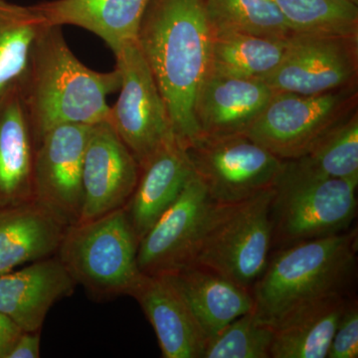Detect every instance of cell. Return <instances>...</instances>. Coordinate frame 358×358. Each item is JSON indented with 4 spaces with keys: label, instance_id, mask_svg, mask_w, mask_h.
<instances>
[{
    "label": "cell",
    "instance_id": "1",
    "mask_svg": "<svg viewBox=\"0 0 358 358\" xmlns=\"http://www.w3.org/2000/svg\"><path fill=\"white\" fill-rule=\"evenodd\" d=\"M213 33L204 0H150L136 43L169 110L176 140L185 148L202 136L195 103L209 74Z\"/></svg>",
    "mask_w": 358,
    "mask_h": 358
},
{
    "label": "cell",
    "instance_id": "2",
    "mask_svg": "<svg viewBox=\"0 0 358 358\" xmlns=\"http://www.w3.org/2000/svg\"><path fill=\"white\" fill-rule=\"evenodd\" d=\"M120 86L119 71L90 69L71 51L62 27L45 26L20 85L36 145L45 133L61 124L94 126L108 121V96Z\"/></svg>",
    "mask_w": 358,
    "mask_h": 358
},
{
    "label": "cell",
    "instance_id": "3",
    "mask_svg": "<svg viewBox=\"0 0 358 358\" xmlns=\"http://www.w3.org/2000/svg\"><path fill=\"white\" fill-rule=\"evenodd\" d=\"M357 267V228L275 250L252 287L254 312L273 327L282 315L308 301L348 296Z\"/></svg>",
    "mask_w": 358,
    "mask_h": 358
},
{
    "label": "cell",
    "instance_id": "4",
    "mask_svg": "<svg viewBox=\"0 0 358 358\" xmlns=\"http://www.w3.org/2000/svg\"><path fill=\"white\" fill-rule=\"evenodd\" d=\"M358 182L315 173L300 159L285 160L271 202L272 250L350 229Z\"/></svg>",
    "mask_w": 358,
    "mask_h": 358
},
{
    "label": "cell",
    "instance_id": "5",
    "mask_svg": "<svg viewBox=\"0 0 358 358\" xmlns=\"http://www.w3.org/2000/svg\"><path fill=\"white\" fill-rule=\"evenodd\" d=\"M273 194L274 187L236 203L214 205L189 265L251 289L272 252Z\"/></svg>",
    "mask_w": 358,
    "mask_h": 358
},
{
    "label": "cell",
    "instance_id": "6",
    "mask_svg": "<svg viewBox=\"0 0 358 358\" xmlns=\"http://www.w3.org/2000/svg\"><path fill=\"white\" fill-rule=\"evenodd\" d=\"M138 248V237L121 208L70 225L56 257L76 285L96 299H109L128 294L141 277Z\"/></svg>",
    "mask_w": 358,
    "mask_h": 358
},
{
    "label": "cell",
    "instance_id": "7",
    "mask_svg": "<svg viewBox=\"0 0 358 358\" xmlns=\"http://www.w3.org/2000/svg\"><path fill=\"white\" fill-rule=\"evenodd\" d=\"M357 110V85L320 95L275 92L245 134L279 159H300Z\"/></svg>",
    "mask_w": 358,
    "mask_h": 358
},
{
    "label": "cell",
    "instance_id": "8",
    "mask_svg": "<svg viewBox=\"0 0 358 358\" xmlns=\"http://www.w3.org/2000/svg\"><path fill=\"white\" fill-rule=\"evenodd\" d=\"M212 200L232 204L274 187L285 160L245 134L201 136L185 148Z\"/></svg>",
    "mask_w": 358,
    "mask_h": 358
},
{
    "label": "cell",
    "instance_id": "9",
    "mask_svg": "<svg viewBox=\"0 0 358 358\" xmlns=\"http://www.w3.org/2000/svg\"><path fill=\"white\" fill-rule=\"evenodd\" d=\"M115 57L121 86L108 121L141 167L157 150L176 140V134L166 103L136 41L122 47Z\"/></svg>",
    "mask_w": 358,
    "mask_h": 358
},
{
    "label": "cell",
    "instance_id": "10",
    "mask_svg": "<svg viewBox=\"0 0 358 358\" xmlns=\"http://www.w3.org/2000/svg\"><path fill=\"white\" fill-rule=\"evenodd\" d=\"M358 37L294 34L281 64L263 80L274 92L312 96L357 85Z\"/></svg>",
    "mask_w": 358,
    "mask_h": 358
},
{
    "label": "cell",
    "instance_id": "11",
    "mask_svg": "<svg viewBox=\"0 0 358 358\" xmlns=\"http://www.w3.org/2000/svg\"><path fill=\"white\" fill-rule=\"evenodd\" d=\"M215 204L193 171L178 199L138 242L141 274L164 275L189 265Z\"/></svg>",
    "mask_w": 358,
    "mask_h": 358
},
{
    "label": "cell",
    "instance_id": "12",
    "mask_svg": "<svg viewBox=\"0 0 358 358\" xmlns=\"http://www.w3.org/2000/svg\"><path fill=\"white\" fill-rule=\"evenodd\" d=\"M91 127H55L41 136L35 150L34 199L69 225L77 223L81 214L84 155Z\"/></svg>",
    "mask_w": 358,
    "mask_h": 358
},
{
    "label": "cell",
    "instance_id": "13",
    "mask_svg": "<svg viewBox=\"0 0 358 358\" xmlns=\"http://www.w3.org/2000/svg\"><path fill=\"white\" fill-rule=\"evenodd\" d=\"M141 167L109 121L91 127L85 150L80 222L124 208L133 194Z\"/></svg>",
    "mask_w": 358,
    "mask_h": 358
},
{
    "label": "cell",
    "instance_id": "14",
    "mask_svg": "<svg viewBox=\"0 0 358 358\" xmlns=\"http://www.w3.org/2000/svg\"><path fill=\"white\" fill-rule=\"evenodd\" d=\"M76 282L57 257L0 275V313L23 331H41L47 313L74 292Z\"/></svg>",
    "mask_w": 358,
    "mask_h": 358
},
{
    "label": "cell",
    "instance_id": "15",
    "mask_svg": "<svg viewBox=\"0 0 358 358\" xmlns=\"http://www.w3.org/2000/svg\"><path fill=\"white\" fill-rule=\"evenodd\" d=\"M128 296L140 303L154 327L162 357H203L207 339L164 275L141 274Z\"/></svg>",
    "mask_w": 358,
    "mask_h": 358
},
{
    "label": "cell",
    "instance_id": "16",
    "mask_svg": "<svg viewBox=\"0 0 358 358\" xmlns=\"http://www.w3.org/2000/svg\"><path fill=\"white\" fill-rule=\"evenodd\" d=\"M274 93L260 80L209 72L195 103V117L202 136L246 133Z\"/></svg>",
    "mask_w": 358,
    "mask_h": 358
},
{
    "label": "cell",
    "instance_id": "17",
    "mask_svg": "<svg viewBox=\"0 0 358 358\" xmlns=\"http://www.w3.org/2000/svg\"><path fill=\"white\" fill-rule=\"evenodd\" d=\"M162 275L185 301L207 341L232 320L253 310L251 289L208 268L188 265Z\"/></svg>",
    "mask_w": 358,
    "mask_h": 358
},
{
    "label": "cell",
    "instance_id": "18",
    "mask_svg": "<svg viewBox=\"0 0 358 358\" xmlns=\"http://www.w3.org/2000/svg\"><path fill=\"white\" fill-rule=\"evenodd\" d=\"M192 173L185 148L178 140L160 148L141 167L138 183L124 207L138 242L178 199Z\"/></svg>",
    "mask_w": 358,
    "mask_h": 358
},
{
    "label": "cell",
    "instance_id": "19",
    "mask_svg": "<svg viewBox=\"0 0 358 358\" xmlns=\"http://www.w3.org/2000/svg\"><path fill=\"white\" fill-rule=\"evenodd\" d=\"M36 141L20 86L0 99V211L34 199Z\"/></svg>",
    "mask_w": 358,
    "mask_h": 358
},
{
    "label": "cell",
    "instance_id": "20",
    "mask_svg": "<svg viewBox=\"0 0 358 358\" xmlns=\"http://www.w3.org/2000/svg\"><path fill=\"white\" fill-rule=\"evenodd\" d=\"M69 226L37 200L0 211V275L55 256Z\"/></svg>",
    "mask_w": 358,
    "mask_h": 358
},
{
    "label": "cell",
    "instance_id": "21",
    "mask_svg": "<svg viewBox=\"0 0 358 358\" xmlns=\"http://www.w3.org/2000/svg\"><path fill=\"white\" fill-rule=\"evenodd\" d=\"M150 0H49L34 4L49 25L94 33L113 53L136 42Z\"/></svg>",
    "mask_w": 358,
    "mask_h": 358
},
{
    "label": "cell",
    "instance_id": "22",
    "mask_svg": "<svg viewBox=\"0 0 358 358\" xmlns=\"http://www.w3.org/2000/svg\"><path fill=\"white\" fill-rule=\"evenodd\" d=\"M350 296L334 294L289 310L273 324L271 358H327Z\"/></svg>",
    "mask_w": 358,
    "mask_h": 358
},
{
    "label": "cell",
    "instance_id": "23",
    "mask_svg": "<svg viewBox=\"0 0 358 358\" xmlns=\"http://www.w3.org/2000/svg\"><path fill=\"white\" fill-rule=\"evenodd\" d=\"M289 39L241 33L213 34L209 72L263 81L281 64L288 49Z\"/></svg>",
    "mask_w": 358,
    "mask_h": 358
},
{
    "label": "cell",
    "instance_id": "24",
    "mask_svg": "<svg viewBox=\"0 0 358 358\" xmlns=\"http://www.w3.org/2000/svg\"><path fill=\"white\" fill-rule=\"evenodd\" d=\"M46 25L34 6L0 0V99L22 82L33 46Z\"/></svg>",
    "mask_w": 358,
    "mask_h": 358
},
{
    "label": "cell",
    "instance_id": "25",
    "mask_svg": "<svg viewBox=\"0 0 358 358\" xmlns=\"http://www.w3.org/2000/svg\"><path fill=\"white\" fill-rule=\"evenodd\" d=\"M212 33L287 39L294 33L272 0H204Z\"/></svg>",
    "mask_w": 358,
    "mask_h": 358
},
{
    "label": "cell",
    "instance_id": "26",
    "mask_svg": "<svg viewBox=\"0 0 358 358\" xmlns=\"http://www.w3.org/2000/svg\"><path fill=\"white\" fill-rule=\"evenodd\" d=\"M294 34L358 37L357 4L343 0H272Z\"/></svg>",
    "mask_w": 358,
    "mask_h": 358
},
{
    "label": "cell",
    "instance_id": "27",
    "mask_svg": "<svg viewBox=\"0 0 358 358\" xmlns=\"http://www.w3.org/2000/svg\"><path fill=\"white\" fill-rule=\"evenodd\" d=\"M301 162L315 173L358 182V114L331 129Z\"/></svg>",
    "mask_w": 358,
    "mask_h": 358
},
{
    "label": "cell",
    "instance_id": "28",
    "mask_svg": "<svg viewBox=\"0 0 358 358\" xmlns=\"http://www.w3.org/2000/svg\"><path fill=\"white\" fill-rule=\"evenodd\" d=\"M273 338V327L251 310L209 339L202 358H271Z\"/></svg>",
    "mask_w": 358,
    "mask_h": 358
},
{
    "label": "cell",
    "instance_id": "29",
    "mask_svg": "<svg viewBox=\"0 0 358 358\" xmlns=\"http://www.w3.org/2000/svg\"><path fill=\"white\" fill-rule=\"evenodd\" d=\"M358 357V305L350 299L339 320L327 358Z\"/></svg>",
    "mask_w": 358,
    "mask_h": 358
},
{
    "label": "cell",
    "instance_id": "30",
    "mask_svg": "<svg viewBox=\"0 0 358 358\" xmlns=\"http://www.w3.org/2000/svg\"><path fill=\"white\" fill-rule=\"evenodd\" d=\"M41 331H22L6 358L40 357Z\"/></svg>",
    "mask_w": 358,
    "mask_h": 358
},
{
    "label": "cell",
    "instance_id": "31",
    "mask_svg": "<svg viewBox=\"0 0 358 358\" xmlns=\"http://www.w3.org/2000/svg\"><path fill=\"white\" fill-rule=\"evenodd\" d=\"M13 320L0 313V358H6L16 339L22 333Z\"/></svg>",
    "mask_w": 358,
    "mask_h": 358
},
{
    "label": "cell",
    "instance_id": "32",
    "mask_svg": "<svg viewBox=\"0 0 358 358\" xmlns=\"http://www.w3.org/2000/svg\"><path fill=\"white\" fill-rule=\"evenodd\" d=\"M343 1L352 2V3L358 4V0H343Z\"/></svg>",
    "mask_w": 358,
    "mask_h": 358
}]
</instances>
